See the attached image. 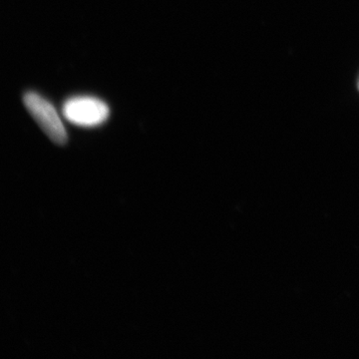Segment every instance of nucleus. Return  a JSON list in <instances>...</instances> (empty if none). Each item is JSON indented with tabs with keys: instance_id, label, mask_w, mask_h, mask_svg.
<instances>
[{
	"instance_id": "f257e3e1",
	"label": "nucleus",
	"mask_w": 359,
	"mask_h": 359,
	"mask_svg": "<svg viewBox=\"0 0 359 359\" xmlns=\"http://www.w3.org/2000/svg\"><path fill=\"white\" fill-rule=\"evenodd\" d=\"M25 104L45 134L54 143L65 145L67 142V133L53 105L34 92H28L25 94Z\"/></svg>"
},
{
	"instance_id": "f03ea898",
	"label": "nucleus",
	"mask_w": 359,
	"mask_h": 359,
	"mask_svg": "<svg viewBox=\"0 0 359 359\" xmlns=\"http://www.w3.org/2000/svg\"><path fill=\"white\" fill-rule=\"evenodd\" d=\"M63 113L68 121L77 126L94 127L107 120L109 107L94 97H74L66 101Z\"/></svg>"
},
{
	"instance_id": "7ed1b4c3",
	"label": "nucleus",
	"mask_w": 359,
	"mask_h": 359,
	"mask_svg": "<svg viewBox=\"0 0 359 359\" xmlns=\"http://www.w3.org/2000/svg\"><path fill=\"white\" fill-rule=\"evenodd\" d=\"M358 89H359V82H358Z\"/></svg>"
}]
</instances>
